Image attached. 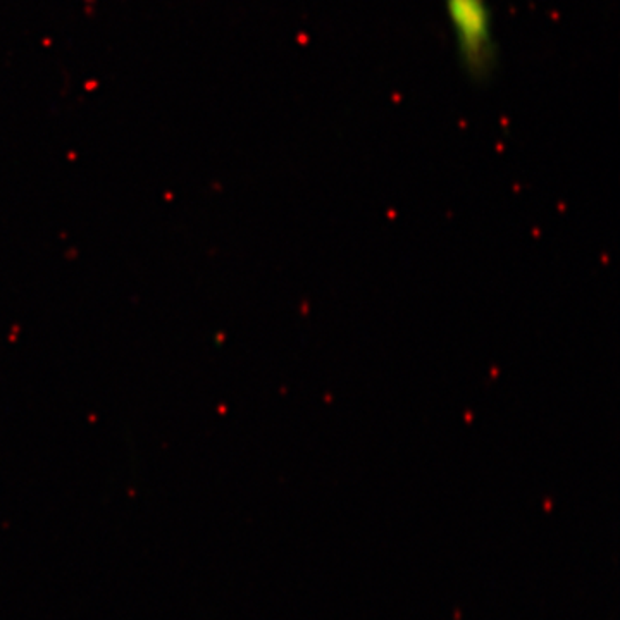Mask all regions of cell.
I'll use <instances>...</instances> for the list:
<instances>
[{"instance_id":"6da1fadb","label":"cell","mask_w":620,"mask_h":620,"mask_svg":"<svg viewBox=\"0 0 620 620\" xmlns=\"http://www.w3.org/2000/svg\"><path fill=\"white\" fill-rule=\"evenodd\" d=\"M445 13L465 71L475 80H485L496 64V42L489 2L445 0Z\"/></svg>"}]
</instances>
